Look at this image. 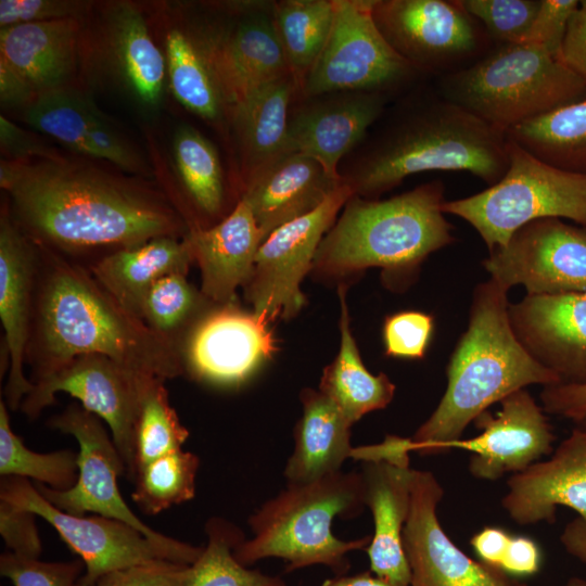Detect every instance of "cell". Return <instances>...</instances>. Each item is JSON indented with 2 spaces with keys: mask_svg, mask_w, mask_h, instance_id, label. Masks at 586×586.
I'll return each mask as SVG.
<instances>
[{
  "mask_svg": "<svg viewBox=\"0 0 586 586\" xmlns=\"http://www.w3.org/2000/svg\"><path fill=\"white\" fill-rule=\"evenodd\" d=\"M342 183L316 160L286 153L245 182L239 199L251 208L264 241L278 227L315 211Z\"/></svg>",
  "mask_w": 586,
  "mask_h": 586,
  "instance_id": "484cf974",
  "label": "cell"
},
{
  "mask_svg": "<svg viewBox=\"0 0 586 586\" xmlns=\"http://www.w3.org/2000/svg\"><path fill=\"white\" fill-rule=\"evenodd\" d=\"M270 321L238 301L215 305L178 351L183 372L217 386H239L278 351Z\"/></svg>",
  "mask_w": 586,
  "mask_h": 586,
  "instance_id": "e0dca14e",
  "label": "cell"
},
{
  "mask_svg": "<svg viewBox=\"0 0 586 586\" xmlns=\"http://www.w3.org/2000/svg\"><path fill=\"white\" fill-rule=\"evenodd\" d=\"M540 402L546 413L574 421L586 415V384L544 386Z\"/></svg>",
  "mask_w": 586,
  "mask_h": 586,
  "instance_id": "f5cc1de1",
  "label": "cell"
},
{
  "mask_svg": "<svg viewBox=\"0 0 586 586\" xmlns=\"http://www.w3.org/2000/svg\"><path fill=\"white\" fill-rule=\"evenodd\" d=\"M36 251L25 357L33 383L87 354L164 381L184 374L178 354L119 305L88 267L39 244Z\"/></svg>",
  "mask_w": 586,
  "mask_h": 586,
  "instance_id": "7a4b0ae2",
  "label": "cell"
},
{
  "mask_svg": "<svg viewBox=\"0 0 586 586\" xmlns=\"http://www.w3.org/2000/svg\"><path fill=\"white\" fill-rule=\"evenodd\" d=\"M320 586H395L372 572L366 571L354 575H335L333 578L326 579Z\"/></svg>",
  "mask_w": 586,
  "mask_h": 586,
  "instance_id": "9f6ffc18",
  "label": "cell"
},
{
  "mask_svg": "<svg viewBox=\"0 0 586 586\" xmlns=\"http://www.w3.org/2000/svg\"><path fill=\"white\" fill-rule=\"evenodd\" d=\"M444 195L442 180L386 200L353 195L321 240L311 272L342 284L378 267L388 286L408 282L429 255L456 241Z\"/></svg>",
  "mask_w": 586,
  "mask_h": 586,
  "instance_id": "5b68a950",
  "label": "cell"
},
{
  "mask_svg": "<svg viewBox=\"0 0 586 586\" xmlns=\"http://www.w3.org/2000/svg\"><path fill=\"white\" fill-rule=\"evenodd\" d=\"M412 473L409 458L365 460L360 470L365 505L374 524L366 549L370 572L395 586H410L411 579L403 531L410 511Z\"/></svg>",
  "mask_w": 586,
  "mask_h": 586,
  "instance_id": "cb8c5ba5",
  "label": "cell"
},
{
  "mask_svg": "<svg viewBox=\"0 0 586 586\" xmlns=\"http://www.w3.org/2000/svg\"><path fill=\"white\" fill-rule=\"evenodd\" d=\"M297 94L296 81L288 74L257 88L231 111L244 183L286 154L289 116Z\"/></svg>",
  "mask_w": 586,
  "mask_h": 586,
  "instance_id": "4dcf8cb0",
  "label": "cell"
},
{
  "mask_svg": "<svg viewBox=\"0 0 586 586\" xmlns=\"http://www.w3.org/2000/svg\"><path fill=\"white\" fill-rule=\"evenodd\" d=\"M192 264L183 238L158 237L106 253L88 269L119 305L140 319L142 303L153 284L168 275H188Z\"/></svg>",
  "mask_w": 586,
  "mask_h": 586,
  "instance_id": "f1b7e54d",
  "label": "cell"
},
{
  "mask_svg": "<svg viewBox=\"0 0 586 586\" xmlns=\"http://www.w3.org/2000/svg\"><path fill=\"white\" fill-rule=\"evenodd\" d=\"M374 0H335L326 44L296 98L337 91H370L393 97L426 77L402 58L380 33Z\"/></svg>",
  "mask_w": 586,
  "mask_h": 586,
  "instance_id": "9c48e42d",
  "label": "cell"
},
{
  "mask_svg": "<svg viewBox=\"0 0 586 586\" xmlns=\"http://www.w3.org/2000/svg\"><path fill=\"white\" fill-rule=\"evenodd\" d=\"M354 195L344 182L307 215L273 230L260 244L243 285L251 309L270 322L295 317L306 304L301 290L319 244Z\"/></svg>",
  "mask_w": 586,
  "mask_h": 586,
  "instance_id": "7c38bea8",
  "label": "cell"
},
{
  "mask_svg": "<svg viewBox=\"0 0 586 586\" xmlns=\"http://www.w3.org/2000/svg\"><path fill=\"white\" fill-rule=\"evenodd\" d=\"M508 156L499 181L473 195L445 201L443 212L469 222L489 253L537 219H568L586 229V174L545 163L509 138Z\"/></svg>",
  "mask_w": 586,
  "mask_h": 586,
  "instance_id": "ba28073f",
  "label": "cell"
},
{
  "mask_svg": "<svg viewBox=\"0 0 586 586\" xmlns=\"http://www.w3.org/2000/svg\"><path fill=\"white\" fill-rule=\"evenodd\" d=\"M238 10L230 23L192 36L230 111L257 88L291 74L273 22V2L240 3Z\"/></svg>",
  "mask_w": 586,
  "mask_h": 586,
  "instance_id": "2e32d148",
  "label": "cell"
},
{
  "mask_svg": "<svg viewBox=\"0 0 586 586\" xmlns=\"http://www.w3.org/2000/svg\"><path fill=\"white\" fill-rule=\"evenodd\" d=\"M443 496V486L432 472L413 470L410 511L403 531L410 586H528L457 547L437 518Z\"/></svg>",
  "mask_w": 586,
  "mask_h": 586,
  "instance_id": "ac0fdd59",
  "label": "cell"
},
{
  "mask_svg": "<svg viewBox=\"0 0 586 586\" xmlns=\"http://www.w3.org/2000/svg\"><path fill=\"white\" fill-rule=\"evenodd\" d=\"M360 472H336L316 481L288 484L249 519L253 537L241 542L234 558L249 566L265 558L286 561L285 572L322 564L335 575L351 568L347 553L367 549L371 536L343 540L333 535L332 521L352 519L365 509Z\"/></svg>",
  "mask_w": 586,
  "mask_h": 586,
  "instance_id": "8992f818",
  "label": "cell"
},
{
  "mask_svg": "<svg viewBox=\"0 0 586 586\" xmlns=\"http://www.w3.org/2000/svg\"><path fill=\"white\" fill-rule=\"evenodd\" d=\"M24 119L77 153L132 174L151 175L133 146L79 93L65 88L44 92L26 107Z\"/></svg>",
  "mask_w": 586,
  "mask_h": 586,
  "instance_id": "d4e9b609",
  "label": "cell"
},
{
  "mask_svg": "<svg viewBox=\"0 0 586 586\" xmlns=\"http://www.w3.org/2000/svg\"><path fill=\"white\" fill-rule=\"evenodd\" d=\"M272 14L290 73L300 92L331 31L335 0L276 1Z\"/></svg>",
  "mask_w": 586,
  "mask_h": 586,
  "instance_id": "e575fe53",
  "label": "cell"
},
{
  "mask_svg": "<svg viewBox=\"0 0 586 586\" xmlns=\"http://www.w3.org/2000/svg\"><path fill=\"white\" fill-rule=\"evenodd\" d=\"M501 506L520 525L552 523L560 506L586 520V430L574 426L549 459L512 474Z\"/></svg>",
  "mask_w": 586,
  "mask_h": 586,
  "instance_id": "7402d4cb",
  "label": "cell"
},
{
  "mask_svg": "<svg viewBox=\"0 0 586 586\" xmlns=\"http://www.w3.org/2000/svg\"><path fill=\"white\" fill-rule=\"evenodd\" d=\"M303 413L294 431L295 447L284 476L288 484L319 480L342 471L353 457L351 428L339 408L319 390L303 388L300 394Z\"/></svg>",
  "mask_w": 586,
  "mask_h": 586,
  "instance_id": "f546056e",
  "label": "cell"
},
{
  "mask_svg": "<svg viewBox=\"0 0 586 586\" xmlns=\"http://www.w3.org/2000/svg\"><path fill=\"white\" fill-rule=\"evenodd\" d=\"M399 100L340 173L354 195L379 199L423 171H467L487 186L505 175L506 132L448 101L435 87L418 86Z\"/></svg>",
  "mask_w": 586,
  "mask_h": 586,
  "instance_id": "3957f363",
  "label": "cell"
},
{
  "mask_svg": "<svg viewBox=\"0 0 586 586\" xmlns=\"http://www.w3.org/2000/svg\"><path fill=\"white\" fill-rule=\"evenodd\" d=\"M88 4L72 0H1V28L26 23L78 18Z\"/></svg>",
  "mask_w": 586,
  "mask_h": 586,
  "instance_id": "c3c4849f",
  "label": "cell"
},
{
  "mask_svg": "<svg viewBox=\"0 0 586 586\" xmlns=\"http://www.w3.org/2000/svg\"><path fill=\"white\" fill-rule=\"evenodd\" d=\"M434 330L433 316L418 310H404L385 318L382 329L385 355L422 359Z\"/></svg>",
  "mask_w": 586,
  "mask_h": 586,
  "instance_id": "ee69618b",
  "label": "cell"
},
{
  "mask_svg": "<svg viewBox=\"0 0 586 586\" xmlns=\"http://www.w3.org/2000/svg\"><path fill=\"white\" fill-rule=\"evenodd\" d=\"M165 50L170 89L176 100L202 118L217 119L225 103L192 36L178 28L170 29Z\"/></svg>",
  "mask_w": 586,
  "mask_h": 586,
  "instance_id": "74e56055",
  "label": "cell"
},
{
  "mask_svg": "<svg viewBox=\"0 0 586 586\" xmlns=\"http://www.w3.org/2000/svg\"><path fill=\"white\" fill-rule=\"evenodd\" d=\"M558 60L586 82V0L569 22Z\"/></svg>",
  "mask_w": 586,
  "mask_h": 586,
  "instance_id": "816d5d0a",
  "label": "cell"
},
{
  "mask_svg": "<svg viewBox=\"0 0 586 586\" xmlns=\"http://www.w3.org/2000/svg\"><path fill=\"white\" fill-rule=\"evenodd\" d=\"M484 28L493 46L523 43L540 0H459Z\"/></svg>",
  "mask_w": 586,
  "mask_h": 586,
  "instance_id": "7bdbcfd3",
  "label": "cell"
},
{
  "mask_svg": "<svg viewBox=\"0 0 586 586\" xmlns=\"http://www.w3.org/2000/svg\"><path fill=\"white\" fill-rule=\"evenodd\" d=\"M78 453L62 449L48 454L30 450L10 425L8 406L0 400V474L33 479L54 491H67L78 480Z\"/></svg>",
  "mask_w": 586,
  "mask_h": 586,
  "instance_id": "b9f144b4",
  "label": "cell"
},
{
  "mask_svg": "<svg viewBox=\"0 0 586 586\" xmlns=\"http://www.w3.org/2000/svg\"><path fill=\"white\" fill-rule=\"evenodd\" d=\"M190 565L170 560L149 561L107 572L92 586H180Z\"/></svg>",
  "mask_w": 586,
  "mask_h": 586,
  "instance_id": "7dc6e473",
  "label": "cell"
},
{
  "mask_svg": "<svg viewBox=\"0 0 586 586\" xmlns=\"http://www.w3.org/2000/svg\"><path fill=\"white\" fill-rule=\"evenodd\" d=\"M493 417L485 411L475 420L482 430L477 436L449 443L446 450L472 453L468 469L475 479L495 481L519 473L552 450L556 440L542 406L526 388L518 390L500 402Z\"/></svg>",
  "mask_w": 586,
  "mask_h": 586,
  "instance_id": "ffe728a7",
  "label": "cell"
},
{
  "mask_svg": "<svg viewBox=\"0 0 586 586\" xmlns=\"http://www.w3.org/2000/svg\"><path fill=\"white\" fill-rule=\"evenodd\" d=\"M337 294L341 305L340 349L323 369L318 390L353 425L365 415L385 408L392 402L396 387L385 373L374 375L365 367L349 328L344 284H340Z\"/></svg>",
  "mask_w": 586,
  "mask_h": 586,
  "instance_id": "1f68e13d",
  "label": "cell"
},
{
  "mask_svg": "<svg viewBox=\"0 0 586 586\" xmlns=\"http://www.w3.org/2000/svg\"><path fill=\"white\" fill-rule=\"evenodd\" d=\"M36 244L12 220L8 207L0 216V320L4 331L9 375L4 402L20 409L34 383L25 375L36 269Z\"/></svg>",
  "mask_w": 586,
  "mask_h": 586,
  "instance_id": "603a6c76",
  "label": "cell"
},
{
  "mask_svg": "<svg viewBox=\"0 0 586 586\" xmlns=\"http://www.w3.org/2000/svg\"><path fill=\"white\" fill-rule=\"evenodd\" d=\"M110 43L126 85L143 104L160 103L164 89L166 59L154 43L141 12L119 3L111 12Z\"/></svg>",
  "mask_w": 586,
  "mask_h": 586,
  "instance_id": "d6a6232c",
  "label": "cell"
},
{
  "mask_svg": "<svg viewBox=\"0 0 586 586\" xmlns=\"http://www.w3.org/2000/svg\"><path fill=\"white\" fill-rule=\"evenodd\" d=\"M391 95L370 91H337L296 98L291 106L286 153L319 162L335 177L343 157L361 144L368 130L383 116Z\"/></svg>",
  "mask_w": 586,
  "mask_h": 586,
  "instance_id": "d6986e66",
  "label": "cell"
},
{
  "mask_svg": "<svg viewBox=\"0 0 586 586\" xmlns=\"http://www.w3.org/2000/svg\"><path fill=\"white\" fill-rule=\"evenodd\" d=\"M138 388L139 408L133 436L135 474L146 462L181 448L189 437L188 429L180 422L169 403L164 380L140 373Z\"/></svg>",
  "mask_w": 586,
  "mask_h": 586,
  "instance_id": "ab89813d",
  "label": "cell"
},
{
  "mask_svg": "<svg viewBox=\"0 0 586 586\" xmlns=\"http://www.w3.org/2000/svg\"><path fill=\"white\" fill-rule=\"evenodd\" d=\"M48 425L74 436L79 445L78 480L67 491H54L34 482L37 491L54 507L75 515L93 512L119 520L149 539L169 548H184L189 544L163 535L145 525L123 499L117 480L126 475L124 460L99 417L80 404H69L53 416Z\"/></svg>",
  "mask_w": 586,
  "mask_h": 586,
  "instance_id": "4fadbf2b",
  "label": "cell"
},
{
  "mask_svg": "<svg viewBox=\"0 0 586 586\" xmlns=\"http://www.w3.org/2000/svg\"><path fill=\"white\" fill-rule=\"evenodd\" d=\"M0 142L12 161H26L40 157H55L60 154L44 145L38 138L0 116Z\"/></svg>",
  "mask_w": 586,
  "mask_h": 586,
  "instance_id": "db71d44e",
  "label": "cell"
},
{
  "mask_svg": "<svg viewBox=\"0 0 586 586\" xmlns=\"http://www.w3.org/2000/svg\"><path fill=\"white\" fill-rule=\"evenodd\" d=\"M35 518V513L0 500V533L14 555L39 559L42 546Z\"/></svg>",
  "mask_w": 586,
  "mask_h": 586,
  "instance_id": "681fc988",
  "label": "cell"
},
{
  "mask_svg": "<svg viewBox=\"0 0 586 586\" xmlns=\"http://www.w3.org/2000/svg\"><path fill=\"white\" fill-rule=\"evenodd\" d=\"M506 290L523 285L528 295L586 293V229L559 218L533 220L483 260Z\"/></svg>",
  "mask_w": 586,
  "mask_h": 586,
  "instance_id": "9a60e30c",
  "label": "cell"
},
{
  "mask_svg": "<svg viewBox=\"0 0 586 586\" xmlns=\"http://www.w3.org/2000/svg\"><path fill=\"white\" fill-rule=\"evenodd\" d=\"M215 305L188 280V275L173 273L160 279L149 290L140 319L178 354L192 329Z\"/></svg>",
  "mask_w": 586,
  "mask_h": 586,
  "instance_id": "d590c367",
  "label": "cell"
},
{
  "mask_svg": "<svg viewBox=\"0 0 586 586\" xmlns=\"http://www.w3.org/2000/svg\"><path fill=\"white\" fill-rule=\"evenodd\" d=\"M372 15L388 44L425 76L462 69L493 48L459 0H374Z\"/></svg>",
  "mask_w": 586,
  "mask_h": 586,
  "instance_id": "30bf717a",
  "label": "cell"
},
{
  "mask_svg": "<svg viewBox=\"0 0 586 586\" xmlns=\"http://www.w3.org/2000/svg\"><path fill=\"white\" fill-rule=\"evenodd\" d=\"M199 457L181 448L166 453L138 468L132 500L146 514H157L192 499Z\"/></svg>",
  "mask_w": 586,
  "mask_h": 586,
  "instance_id": "60d3db41",
  "label": "cell"
},
{
  "mask_svg": "<svg viewBox=\"0 0 586 586\" xmlns=\"http://www.w3.org/2000/svg\"><path fill=\"white\" fill-rule=\"evenodd\" d=\"M0 186L17 227L36 244L65 256L183 238L189 231L160 190L61 155L1 161Z\"/></svg>",
  "mask_w": 586,
  "mask_h": 586,
  "instance_id": "6da1fadb",
  "label": "cell"
},
{
  "mask_svg": "<svg viewBox=\"0 0 586 586\" xmlns=\"http://www.w3.org/2000/svg\"><path fill=\"white\" fill-rule=\"evenodd\" d=\"M563 586H586V579L577 576L570 577Z\"/></svg>",
  "mask_w": 586,
  "mask_h": 586,
  "instance_id": "6f0895ef",
  "label": "cell"
},
{
  "mask_svg": "<svg viewBox=\"0 0 586 586\" xmlns=\"http://www.w3.org/2000/svg\"><path fill=\"white\" fill-rule=\"evenodd\" d=\"M84 569L82 560L43 562L11 551L0 556V573L14 586H75Z\"/></svg>",
  "mask_w": 586,
  "mask_h": 586,
  "instance_id": "f6af8a7d",
  "label": "cell"
},
{
  "mask_svg": "<svg viewBox=\"0 0 586 586\" xmlns=\"http://www.w3.org/2000/svg\"><path fill=\"white\" fill-rule=\"evenodd\" d=\"M205 532L208 542L180 586H286L278 576L238 562L233 550L245 537L233 523L212 518L205 524Z\"/></svg>",
  "mask_w": 586,
  "mask_h": 586,
  "instance_id": "f35d334b",
  "label": "cell"
},
{
  "mask_svg": "<svg viewBox=\"0 0 586 586\" xmlns=\"http://www.w3.org/2000/svg\"><path fill=\"white\" fill-rule=\"evenodd\" d=\"M508 307V290L493 279L475 286L468 328L449 358L445 393L410 438L411 451L444 453L494 403L532 384H560L517 339Z\"/></svg>",
  "mask_w": 586,
  "mask_h": 586,
  "instance_id": "277c9868",
  "label": "cell"
},
{
  "mask_svg": "<svg viewBox=\"0 0 586 586\" xmlns=\"http://www.w3.org/2000/svg\"><path fill=\"white\" fill-rule=\"evenodd\" d=\"M573 423L575 428L586 430V415L579 419L574 420Z\"/></svg>",
  "mask_w": 586,
  "mask_h": 586,
  "instance_id": "680465c9",
  "label": "cell"
},
{
  "mask_svg": "<svg viewBox=\"0 0 586 586\" xmlns=\"http://www.w3.org/2000/svg\"><path fill=\"white\" fill-rule=\"evenodd\" d=\"M560 543L573 558L586 564V520L577 517L560 534Z\"/></svg>",
  "mask_w": 586,
  "mask_h": 586,
  "instance_id": "11a10c76",
  "label": "cell"
},
{
  "mask_svg": "<svg viewBox=\"0 0 586 586\" xmlns=\"http://www.w3.org/2000/svg\"><path fill=\"white\" fill-rule=\"evenodd\" d=\"M543 553L538 544L523 535L509 534L500 553L498 569L520 578L539 572Z\"/></svg>",
  "mask_w": 586,
  "mask_h": 586,
  "instance_id": "f907efd6",
  "label": "cell"
},
{
  "mask_svg": "<svg viewBox=\"0 0 586 586\" xmlns=\"http://www.w3.org/2000/svg\"><path fill=\"white\" fill-rule=\"evenodd\" d=\"M174 158L191 207L207 219H224L226 191L214 145L196 129L184 125L174 137Z\"/></svg>",
  "mask_w": 586,
  "mask_h": 586,
  "instance_id": "8d00e7d4",
  "label": "cell"
},
{
  "mask_svg": "<svg viewBox=\"0 0 586 586\" xmlns=\"http://www.w3.org/2000/svg\"><path fill=\"white\" fill-rule=\"evenodd\" d=\"M0 500L41 517L55 528L85 563V573L77 581L80 586H92L107 572L154 560L190 565L203 551V547L190 544L180 549L163 546L119 520L62 511L25 477L1 476Z\"/></svg>",
  "mask_w": 586,
  "mask_h": 586,
  "instance_id": "8fae6325",
  "label": "cell"
},
{
  "mask_svg": "<svg viewBox=\"0 0 586 586\" xmlns=\"http://www.w3.org/2000/svg\"><path fill=\"white\" fill-rule=\"evenodd\" d=\"M183 239L200 269L201 291L216 304L237 301L263 242L249 205L239 199L224 219L208 228L190 229Z\"/></svg>",
  "mask_w": 586,
  "mask_h": 586,
  "instance_id": "4316f807",
  "label": "cell"
},
{
  "mask_svg": "<svg viewBox=\"0 0 586 586\" xmlns=\"http://www.w3.org/2000/svg\"><path fill=\"white\" fill-rule=\"evenodd\" d=\"M78 22L65 18L1 28L0 63L16 74L36 98L64 88L76 63Z\"/></svg>",
  "mask_w": 586,
  "mask_h": 586,
  "instance_id": "83f0119b",
  "label": "cell"
},
{
  "mask_svg": "<svg viewBox=\"0 0 586 586\" xmlns=\"http://www.w3.org/2000/svg\"><path fill=\"white\" fill-rule=\"evenodd\" d=\"M507 136L545 163L586 174V98L521 124Z\"/></svg>",
  "mask_w": 586,
  "mask_h": 586,
  "instance_id": "836d02e7",
  "label": "cell"
},
{
  "mask_svg": "<svg viewBox=\"0 0 586 586\" xmlns=\"http://www.w3.org/2000/svg\"><path fill=\"white\" fill-rule=\"evenodd\" d=\"M578 4V0H540L523 43L542 47L558 59L569 22Z\"/></svg>",
  "mask_w": 586,
  "mask_h": 586,
  "instance_id": "bcb514c9",
  "label": "cell"
},
{
  "mask_svg": "<svg viewBox=\"0 0 586 586\" xmlns=\"http://www.w3.org/2000/svg\"><path fill=\"white\" fill-rule=\"evenodd\" d=\"M448 101L487 125L510 129L586 98V82L542 47L493 46L471 65L436 78Z\"/></svg>",
  "mask_w": 586,
  "mask_h": 586,
  "instance_id": "52a82bcc",
  "label": "cell"
},
{
  "mask_svg": "<svg viewBox=\"0 0 586 586\" xmlns=\"http://www.w3.org/2000/svg\"><path fill=\"white\" fill-rule=\"evenodd\" d=\"M140 373L142 372H136L105 355H81L51 375L34 383L20 410L29 420H34L55 402L56 393L69 394L79 400L84 409L110 426L111 436L126 467L125 476L132 481Z\"/></svg>",
  "mask_w": 586,
  "mask_h": 586,
  "instance_id": "5bb4252c",
  "label": "cell"
},
{
  "mask_svg": "<svg viewBox=\"0 0 586 586\" xmlns=\"http://www.w3.org/2000/svg\"><path fill=\"white\" fill-rule=\"evenodd\" d=\"M508 314L517 339L560 384H586V293L526 294Z\"/></svg>",
  "mask_w": 586,
  "mask_h": 586,
  "instance_id": "44dd1931",
  "label": "cell"
}]
</instances>
